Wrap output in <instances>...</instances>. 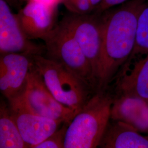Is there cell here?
<instances>
[{
    "label": "cell",
    "mask_w": 148,
    "mask_h": 148,
    "mask_svg": "<svg viewBox=\"0 0 148 148\" xmlns=\"http://www.w3.org/2000/svg\"><path fill=\"white\" fill-rule=\"evenodd\" d=\"M146 0H129L101 14L102 45L98 90H106L136 46L138 19Z\"/></svg>",
    "instance_id": "cell-1"
},
{
    "label": "cell",
    "mask_w": 148,
    "mask_h": 148,
    "mask_svg": "<svg viewBox=\"0 0 148 148\" xmlns=\"http://www.w3.org/2000/svg\"><path fill=\"white\" fill-rule=\"evenodd\" d=\"M113 101L109 87L97 92L69 123L64 148L98 147L110 120Z\"/></svg>",
    "instance_id": "cell-2"
},
{
    "label": "cell",
    "mask_w": 148,
    "mask_h": 148,
    "mask_svg": "<svg viewBox=\"0 0 148 148\" xmlns=\"http://www.w3.org/2000/svg\"><path fill=\"white\" fill-rule=\"evenodd\" d=\"M31 57L35 69L54 97L77 113L97 92L62 64L41 54Z\"/></svg>",
    "instance_id": "cell-3"
},
{
    "label": "cell",
    "mask_w": 148,
    "mask_h": 148,
    "mask_svg": "<svg viewBox=\"0 0 148 148\" xmlns=\"http://www.w3.org/2000/svg\"><path fill=\"white\" fill-rule=\"evenodd\" d=\"M48 58L62 64L93 90L98 84L90 62L73 34L61 20L42 40Z\"/></svg>",
    "instance_id": "cell-4"
},
{
    "label": "cell",
    "mask_w": 148,
    "mask_h": 148,
    "mask_svg": "<svg viewBox=\"0 0 148 148\" xmlns=\"http://www.w3.org/2000/svg\"><path fill=\"white\" fill-rule=\"evenodd\" d=\"M8 103L10 106H21L38 115L69 123L77 114L54 97L33 63L23 93Z\"/></svg>",
    "instance_id": "cell-5"
},
{
    "label": "cell",
    "mask_w": 148,
    "mask_h": 148,
    "mask_svg": "<svg viewBox=\"0 0 148 148\" xmlns=\"http://www.w3.org/2000/svg\"><path fill=\"white\" fill-rule=\"evenodd\" d=\"M62 21L73 34L92 66L97 80L101 58L102 34L101 14L71 13Z\"/></svg>",
    "instance_id": "cell-6"
},
{
    "label": "cell",
    "mask_w": 148,
    "mask_h": 148,
    "mask_svg": "<svg viewBox=\"0 0 148 148\" xmlns=\"http://www.w3.org/2000/svg\"><path fill=\"white\" fill-rule=\"evenodd\" d=\"M45 46L32 42L23 32L5 0H0V53H16L28 56L45 53Z\"/></svg>",
    "instance_id": "cell-7"
},
{
    "label": "cell",
    "mask_w": 148,
    "mask_h": 148,
    "mask_svg": "<svg viewBox=\"0 0 148 148\" xmlns=\"http://www.w3.org/2000/svg\"><path fill=\"white\" fill-rule=\"evenodd\" d=\"M108 87L114 94L148 99V53L131 54Z\"/></svg>",
    "instance_id": "cell-8"
},
{
    "label": "cell",
    "mask_w": 148,
    "mask_h": 148,
    "mask_svg": "<svg viewBox=\"0 0 148 148\" xmlns=\"http://www.w3.org/2000/svg\"><path fill=\"white\" fill-rule=\"evenodd\" d=\"M31 56L21 53L1 54L0 90L8 102L19 98L25 89L32 64Z\"/></svg>",
    "instance_id": "cell-9"
},
{
    "label": "cell",
    "mask_w": 148,
    "mask_h": 148,
    "mask_svg": "<svg viewBox=\"0 0 148 148\" xmlns=\"http://www.w3.org/2000/svg\"><path fill=\"white\" fill-rule=\"evenodd\" d=\"M58 5L28 1L16 14L23 32L30 40H43L57 25Z\"/></svg>",
    "instance_id": "cell-10"
},
{
    "label": "cell",
    "mask_w": 148,
    "mask_h": 148,
    "mask_svg": "<svg viewBox=\"0 0 148 148\" xmlns=\"http://www.w3.org/2000/svg\"><path fill=\"white\" fill-rule=\"evenodd\" d=\"M9 107L21 137L29 148H33L46 139L64 123L38 115L19 106L9 105Z\"/></svg>",
    "instance_id": "cell-11"
},
{
    "label": "cell",
    "mask_w": 148,
    "mask_h": 148,
    "mask_svg": "<svg viewBox=\"0 0 148 148\" xmlns=\"http://www.w3.org/2000/svg\"><path fill=\"white\" fill-rule=\"evenodd\" d=\"M113 94L110 119L126 123L148 135V99L128 94Z\"/></svg>",
    "instance_id": "cell-12"
},
{
    "label": "cell",
    "mask_w": 148,
    "mask_h": 148,
    "mask_svg": "<svg viewBox=\"0 0 148 148\" xmlns=\"http://www.w3.org/2000/svg\"><path fill=\"white\" fill-rule=\"evenodd\" d=\"M98 147L148 148V135L143 136L126 123L110 119Z\"/></svg>",
    "instance_id": "cell-13"
},
{
    "label": "cell",
    "mask_w": 148,
    "mask_h": 148,
    "mask_svg": "<svg viewBox=\"0 0 148 148\" xmlns=\"http://www.w3.org/2000/svg\"><path fill=\"white\" fill-rule=\"evenodd\" d=\"M0 148H29L11 115L10 107L2 101L0 105Z\"/></svg>",
    "instance_id": "cell-14"
},
{
    "label": "cell",
    "mask_w": 148,
    "mask_h": 148,
    "mask_svg": "<svg viewBox=\"0 0 148 148\" xmlns=\"http://www.w3.org/2000/svg\"><path fill=\"white\" fill-rule=\"evenodd\" d=\"M148 53V0H146L138 16L136 43L132 54Z\"/></svg>",
    "instance_id": "cell-15"
},
{
    "label": "cell",
    "mask_w": 148,
    "mask_h": 148,
    "mask_svg": "<svg viewBox=\"0 0 148 148\" xmlns=\"http://www.w3.org/2000/svg\"><path fill=\"white\" fill-rule=\"evenodd\" d=\"M69 123L64 122L53 134L33 148H64V142Z\"/></svg>",
    "instance_id": "cell-16"
},
{
    "label": "cell",
    "mask_w": 148,
    "mask_h": 148,
    "mask_svg": "<svg viewBox=\"0 0 148 148\" xmlns=\"http://www.w3.org/2000/svg\"><path fill=\"white\" fill-rule=\"evenodd\" d=\"M62 3L71 13L76 14H88L94 12L95 7L88 0H63Z\"/></svg>",
    "instance_id": "cell-17"
},
{
    "label": "cell",
    "mask_w": 148,
    "mask_h": 148,
    "mask_svg": "<svg viewBox=\"0 0 148 148\" xmlns=\"http://www.w3.org/2000/svg\"><path fill=\"white\" fill-rule=\"evenodd\" d=\"M129 0H102L93 12L97 14H101L104 12L110 9L117 5H121Z\"/></svg>",
    "instance_id": "cell-18"
},
{
    "label": "cell",
    "mask_w": 148,
    "mask_h": 148,
    "mask_svg": "<svg viewBox=\"0 0 148 148\" xmlns=\"http://www.w3.org/2000/svg\"><path fill=\"white\" fill-rule=\"evenodd\" d=\"M90 2L94 5L95 7V9L97 8V7L99 5V4L101 3V2L102 1V0H88ZM95 12V11H94Z\"/></svg>",
    "instance_id": "cell-19"
},
{
    "label": "cell",
    "mask_w": 148,
    "mask_h": 148,
    "mask_svg": "<svg viewBox=\"0 0 148 148\" xmlns=\"http://www.w3.org/2000/svg\"><path fill=\"white\" fill-rule=\"evenodd\" d=\"M28 1H42V2H48V3H54V4H56L54 2L53 0H27V2ZM57 5V4H56Z\"/></svg>",
    "instance_id": "cell-20"
},
{
    "label": "cell",
    "mask_w": 148,
    "mask_h": 148,
    "mask_svg": "<svg viewBox=\"0 0 148 148\" xmlns=\"http://www.w3.org/2000/svg\"><path fill=\"white\" fill-rule=\"evenodd\" d=\"M19 1H27V0H19Z\"/></svg>",
    "instance_id": "cell-21"
}]
</instances>
